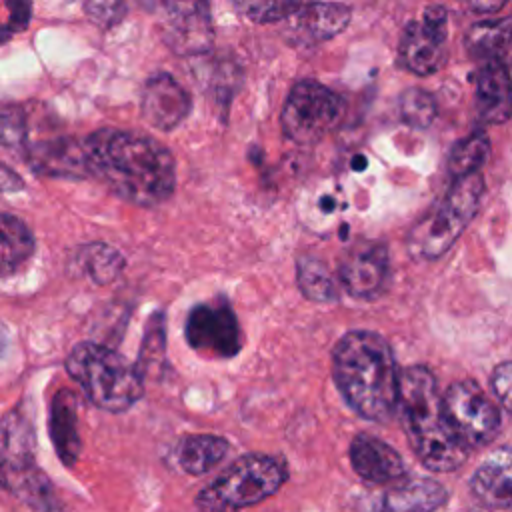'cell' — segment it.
<instances>
[{"label": "cell", "mask_w": 512, "mask_h": 512, "mask_svg": "<svg viewBox=\"0 0 512 512\" xmlns=\"http://www.w3.org/2000/svg\"><path fill=\"white\" fill-rule=\"evenodd\" d=\"M140 108L144 120L158 130H174L190 112L192 100L188 92L170 74L160 72L146 80L142 88Z\"/></svg>", "instance_id": "cell-13"}, {"label": "cell", "mask_w": 512, "mask_h": 512, "mask_svg": "<svg viewBox=\"0 0 512 512\" xmlns=\"http://www.w3.org/2000/svg\"><path fill=\"white\" fill-rule=\"evenodd\" d=\"M344 114L342 98L316 80H300L292 86L282 114L280 124L296 144H314L322 140Z\"/></svg>", "instance_id": "cell-7"}, {"label": "cell", "mask_w": 512, "mask_h": 512, "mask_svg": "<svg viewBox=\"0 0 512 512\" xmlns=\"http://www.w3.org/2000/svg\"><path fill=\"white\" fill-rule=\"evenodd\" d=\"M28 162L36 172L58 178H80L90 174L84 144L70 138L38 142L28 150Z\"/></svg>", "instance_id": "cell-17"}, {"label": "cell", "mask_w": 512, "mask_h": 512, "mask_svg": "<svg viewBox=\"0 0 512 512\" xmlns=\"http://www.w3.org/2000/svg\"><path fill=\"white\" fill-rule=\"evenodd\" d=\"M444 500L442 484L430 478L404 480L386 492L382 512H434Z\"/></svg>", "instance_id": "cell-20"}, {"label": "cell", "mask_w": 512, "mask_h": 512, "mask_svg": "<svg viewBox=\"0 0 512 512\" xmlns=\"http://www.w3.org/2000/svg\"><path fill=\"white\" fill-rule=\"evenodd\" d=\"M444 408L458 438L468 448L488 444L500 428V412L472 380L454 382L444 394Z\"/></svg>", "instance_id": "cell-8"}, {"label": "cell", "mask_w": 512, "mask_h": 512, "mask_svg": "<svg viewBox=\"0 0 512 512\" xmlns=\"http://www.w3.org/2000/svg\"><path fill=\"white\" fill-rule=\"evenodd\" d=\"M80 262L84 272L96 282V284H108L112 282L122 266H124V258L118 250H114L108 244H90L82 250L80 254Z\"/></svg>", "instance_id": "cell-27"}, {"label": "cell", "mask_w": 512, "mask_h": 512, "mask_svg": "<svg viewBox=\"0 0 512 512\" xmlns=\"http://www.w3.org/2000/svg\"><path fill=\"white\" fill-rule=\"evenodd\" d=\"M32 230L14 214L0 212V278L16 274L34 254Z\"/></svg>", "instance_id": "cell-21"}, {"label": "cell", "mask_w": 512, "mask_h": 512, "mask_svg": "<svg viewBox=\"0 0 512 512\" xmlns=\"http://www.w3.org/2000/svg\"><path fill=\"white\" fill-rule=\"evenodd\" d=\"M188 344L216 358H232L242 348V332L228 302H208L192 308L184 328Z\"/></svg>", "instance_id": "cell-9"}, {"label": "cell", "mask_w": 512, "mask_h": 512, "mask_svg": "<svg viewBox=\"0 0 512 512\" xmlns=\"http://www.w3.org/2000/svg\"><path fill=\"white\" fill-rule=\"evenodd\" d=\"M466 48L470 56L482 64L500 62V58L512 48V14L470 26L466 34Z\"/></svg>", "instance_id": "cell-22"}, {"label": "cell", "mask_w": 512, "mask_h": 512, "mask_svg": "<svg viewBox=\"0 0 512 512\" xmlns=\"http://www.w3.org/2000/svg\"><path fill=\"white\" fill-rule=\"evenodd\" d=\"M488 152H490V142L484 132H474L464 140H460L448 156V170L454 176V180L476 174L486 162Z\"/></svg>", "instance_id": "cell-26"}, {"label": "cell", "mask_w": 512, "mask_h": 512, "mask_svg": "<svg viewBox=\"0 0 512 512\" xmlns=\"http://www.w3.org/2000/svg\"><path fill=\"white\" fill-rule=\"evenodd\" d=\"M84 152L90 174L132 204L156 206L174 192V158L146 134L100 128L86 138Z\"/></svg>", "instance_id": "cell-1"}, {"label": "cell", "mask_w": 512, "mask_h": 512, "mask_svg": "<svg viewBox=\"0 0 512 512\" xmlns=\"http://www.w3.org/2000/svg\"><path fill=\"white\" fill-rule=\"evenodd\" d=\"M164 42L180 54H198L212 42L210 6L204 2L162 4Z\"/></svg>", "instance_id": "cell-11"}, {"label": "cell", "mask_w": 512, "mask_h": 512, "mask_svg": "<svg viewBox=\"0 0 512 512\" xmlns=\"http://www.w3.org/2000/svg\"><path fill=\"white\" fill-rule=\"evenodd\" d=\"M386 276L388 254L380 242H358L340 262V282L352 296L362 300L376 298L384 290Z\"/></svg>", "instance_id": "cell-12"}, {"label": "cell", "mask_w": 512, "mask_h": 512, "mask_svg": "<svg viewBox=\"0 0 512 512\" xmlns=\"http://www.w3.org/2000/svg\"><path fill=\"white\" fill-rule=\"evenodd\" d=\"M290 30L306 42H322L336 36L350 22V8L346 4H302V8L288 18Z\"/></svg>", "instance_id": "cell-19"}, {"label": "cell", "mask_w": 512, "mask_h": 512, "mask_svg": "<svg viewBox=\"0 0 512 512\" xmlns=\"http://www.w3.org/2000/svg\"><path fill=\"white\" fill-rule=\"evenodd\" d=\"M490 384H492L496 398L512 414V360L502 362L494 368V372L490 376Z\"/></svg>", "instance_id": "cell-33"}, {"label": "cell", "mask_w": 512, "mask_h": 512, "mask_svg": "<svg viewBox=\"0 0 512 512\" xmlns=\"http://www.w3.org/2000/svg\"><path fill=\"white\" fill-rule=\"evenodd\" d=\"M66 370L88 400L108 412L130 408L144 392V378L136 364L96 342L74 346L66 358Z\"/></svg>", "instance_id": "cell-4"}, {"label": "cell", "mask_w": 512, "mask_h": 512, "mask_svg": "<svg viewBox=\"0 0 512 512\" xmlns=\"http://www.w3.org/2000/svg\"><path fill=\"white\" fill-rule=\"evenodd\" d=\"M6 484V480H4V476H2V472H0V488Z\"/></svg>", "instance_id": "cell-36"}, {"label": "cell", "mask_w": 512, "mask_h": 512, "mask_svg": "<svg viewBox=\"0 0 512 512\" xmlns=\"http://www.w3.org/2000/svg\"><path fill=\"white\" fill-rule=\"evenodd\" d=\"M236 8L240 10L242 16H246L252 22L258 24H270V22H280L292 18L302 4L294 2H238Z\"/></svg>", "instance_id": "cell-29"}, {"label": "cell", "mask_w": 512, "mask_h": 512, "mask_svg": "<svg viewBox=\"0 0 512 512\" xmlns=\"http://www.w3.org/2000/svg\"><path fill=\"white\" fill-rule=\"evenodd\" d=\"M398 404L410 444L426 468L450 472L468 458L470 448L454 432L430 370L408 366L400 372Z\"/></svg>", "instance_id": "cell-3"}, {"label": "cell", "mask_w": 512, "mask_h": 512, "mask_svg": "<svg viewBox=\"0 0 512 512\" xmlns=\"http://www.w3.org/2000/svg\"><path fill=\"white\" fill-rule=\"evenodd\" d=\"M34 448V426L26 410L18 406L4 414L0 418V462L14 472H24L34 462Z\"/></svg>", "instance_id": "cell-18"}, {"label": "cell", "mask_w": 512, "mask_h": 512, "mask_svg": "<svg viewBox=\"0 0 512 512\" xmlns=\"http://www.w3.org/2000/svg\"><path fill=\"white\" fill-rule=\"evenodd\" d=\"M228 452V442L212 434H190L178 444L176 456L188 474H204L212 470Z\"/></svg>", "instance_id": "cell-24"}, {"label": "cell", "mask_w": 512, "mask_h": 512, "mask_svg": "<svg viewBox=\"0 0 512 512\" xmlns=\"http://www.w3.org/2000/svg\"><path fill=\"white\" fill-rule=\"evenodd\" d=\"M296 280L300 292L312 300V302H336L338 290L336 282L326 268L324 262H320L314 256H300L296 262Z\"/></svg>", "instance_id": "cell-25"}, {"label": "cell", "mask_w": 512, "mask_h": 512, "mask_svg": "<svg viewBox=\"0 0 512 512\" xmlns=\"http://www.w3.org/2000/svg\"><path fill=\"white\" fill-rule=\"evenodd\" d=\"M476 112L484 124H502L512 114V80L502 62H486L476 74Z\"/></svg>", "instance_id": "cell-16"}, {"label": "cell", "mask_w": 512, "mask_h": 512, "mask_svg": "<svg viewBox=\"0 0 512 512\" xmlns=\"http://www.w3.org/2000/svg\"><path fill=\"white\" fill-rule=\"evenodd\" d=\"M472 494L496 510H512V448L494 450L476 468L470 480Z\"/></svg>", "instance_id": "cell-15"}, {"label": "cell", "mask_w": 512, "mask_h": 512, "mask_svg": "<svg viewBox=\"0 0 512 512\" xmlns=\"http://www.w3.org/2000/svg\"><path fill=\"white\" fill-rule=\"evenodd\" d=\"M12 16H10V24L6 26H0V44L6 42L12 34H16L18 30H24L28 26V20H30V12H32V6L30 4H24V2H18V4H10L8 6Z\"/></svg>", "instance_id": "cell-34"}, {"label": "cell", "mask_w": 512, "mask_h": 512, "mask_svg": "<svg viewBox=\"0 0 512 512\" xmlns=\"http://www.w3.org/2000/svg\"><path fill=\"white\" fill-rule=\"evenodd\" d=\"M332 362L346 402L368 420H390L400 396V372L390 344L376 332L354 330L340 338Z\"/></svg>", "instance_id": "cell-2"}, {"label": "cell", "mask_w": 512, "mask_h": 512, "mask_svg": "<svg viewBox=\"0 0 512 512\" xmlns=\"http://www.w3.org/2000/svg\"><path fill=\"white\" fill-rule=\"evenodd\" d=\"M400 116L410 126L426 128L436 116V102L428 92L420 88H410L400 96Z\"/></svg>", "instance_id": "cell-28"}, {"label": "cell", "mask_w": 512, "mask_h": 512, "mask_svg": "<svg viewBox=\"0 0 512 512\" xmlns=\"http://www.w3.org/2000/svg\"><path fill=\"white\" fill-rule=\"evenodd\" d=\"M158 358H164V320L162 314H156L150 318L148 328H146V336H144V344H142V352L138 358L136 368L140 370L142 378L146 376V372L156 366Z\"/></svg>", "instance_id": "cell-30"}, {"label": "cell", "mask_w": 512, "mask_h": 512, "mask_svg": "<svg viewBox=\"0 0 512 512\" xmlns=\"http://www.w3.org/2000/svg\"><path fill=\"white\" fill-rule=\"evenodd\" d=\"M484 180L480 172L456 178L446 196L408 234V250L414 258H440L462 234L480 208Z\"/></svg>", "instance_id": "cell-5"}, {"label": "cell", "mask_w": 512, "mask_h": 512, "mask_svg": "<svg viewBox=\"0 0 512 512\" xmlns=\"http://www.w3.org/2000/svg\"><path fill=\"white\" fill-rule=\"evenodd\" d=\"M350 462L360 478L372 484H400L406 466L400 454L370 434H358L350 444Z\"/></svg>", "instance_id": "cell-14"}, {"label": "cell", "mask_w": 512, "mask_h": 512, "mask_svg": "<svg viewBox=\"0 0 512 512\" xmlns=\"http://www.w3.org/2000/svg\"><path fill=\"white\" fill-rule=\"evenodd\" d=\"M470 8L472 10H476V12H498L500 8H504V2H492V4H484V2H472L470 4Z\"/></svg>", "instance_id": "cell-35"}, {"label": "cell", "mask_w": 512, "mask_h": 512, "mask_svg": "<svg viewBox=\"0 0 512 512\" xmlns=\"http://www.w3.org/2000/svg\"><path fill=\"white\" fill-rule=\"evenodd\" d=\"M84 12L100 28H110L124 18L126 4L124 2H86Z\"/></svg>", "instance_id": "cell-32"}, {"label": "cell", "mask_w": 512, "mask_h": 512, "mask_svg": "<svg viewBox=\"0 0 512 512\" xmlns=\"http://www.w3.org/2000/svg\"><path fill=\"white\" fill-rule=\"evenodd\" d=\"M398 56L406 70L420 76L442 68L446 58V10L442 6L426 8L422 20L404 28Z\"/></svg>", "instance_id": "cell-10"}, {"label": "cell", "mask_w": 512, "mask_h": 512, "mask_svg": "<svg viewBox=\"0 0 512 512\" xmlns=\"http://www.w3.org/2000/svg\"><path fill=\"white\" fill-rule=\"evenodd\" d=\"M50 432H52V438H54L60 458L66 464H72L80 450V438H78V430H76L74 396L68 390H60L52 400Z\"/></svg>", "instance_id": "cell-23"}, {"label": "cell", "mask_w": 512, "mask_h": 512, "mask_svg": "<svg viewBox=\"0 0 512 512\" xmlns=\"http://www.w3.org/2000/svg\"><path fill=\"white\" fill-rule=\"evenodd\" d=\"M286 480L282 460L268 454H248L238 458L200 496L198 506L208 512H226L272 496Z\"/></svg>", "instance_id": "cell-6"}, {"label": "cell", "mask_w": 512, "mask_h": 512, "mask_svg": "<svg viewBox=\"0 0 512 512\" xmlns=\"http://www.w3.org/2000/svg\"><path fill=\"white\" fill-rule=\"evenodd\" d=\"M26 138L24 116L14 106H0V146H22Z\"/></svg>", "instance_id": "cell-31"}]
</instances>
